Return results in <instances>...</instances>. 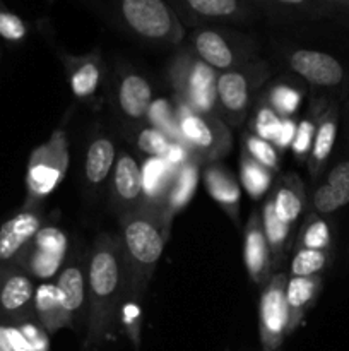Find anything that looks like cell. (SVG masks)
<instances>
[{"instance_id": "6da1fadb", "label": "cell", "mask_w": 349, "mask_h": 351, "mask_svg": "<svg viewBox=\"0 0 349 351\" xmlns=\"http://www.w3.org/2000/svg\"><path fill=\"white\" fill-rule=\"evenodd\" d=\"M125 266L118 237L98 233L88 257V326L84 350L98 351L112 339L120 321Z\"/></svg>"}, {"instance_id": "7a4b0ae2", "label": "cell", "mask_w": 349, "mask_h": 351, "mask_svg": "<svg viewBox=\"0 0 349 351\" xmlns=\"http://www.w3.org/2000/svg\"><path fill=\"white\" fill-rule=\"evenodd\" d=\"M120 249L125 266V291L122 300H140L146 295L149 281L163 256L170 230L161 215L151 208L120 216Z\"/></svg>"}, {"instance_id": "3957f363", "label": "cell", "mask_w": 349, "mask_h": 351, "mask_svg": "<svg viewBox=\"0 0 349 351\" xmlns=\"http://www.w3.org/2000/svg\"><path fill=\"white\" fill-rule=\"evenodd\" d=\"M122 33L151 45L180 47L185 26L166 0H74Z\"/></svg>"}, {"instance_id": "277c9868", "label": "cell", "mask_w": 349, "mask_h": 351, "mask_svg": "<svg viewBox=\"0 0 349 351\" xmlns=\"http://www.w3.org/2000/svg\"><path fill=\"white\" fill-rule=\"evenodd\" d=\"M168 74L177 95V103L201 115H219V72L202 62L187 45H180L177 48L168 67Z\"/></svg>"}, {"instance_id": "5b68a950", "label": "cell", "mask_w": 349, "mask_h": 351, "mask_svg": "<svg viewBox=\"0 0 349 351\" xmlns=\"http://www.w3.org/2000/svg\"><path fill=\"white\" fill-rule=\"evenodd\" d=\"M187 47L216 72L231 71L259 58L255 38L226 24L194 27L188 34Z\"/></svg>"}, {"instance_id": "8992f818", "label": "cell", "mask_w": 349, "mask_h": 351, "mask_svg": "<svg viewBox=\"0 0 349 351\" xmlns=\"http://www.w3.org/2000/svg\"><path fill=\"white\" fill-rule=\"evenodd\" d=\"M272 69L267 60L257 58L245 65L218 74V106L221 119L229 127H240L248 117L257 91L269 81Z\"/></svg>"}, {"instance_id": "52a82bcc", "label": "cell", "mask_w": 349, "mask_h": 351, "mask_svg": "<svg viewBox=\"0 0 349 351\" xmlns=\"http://www.w3.org/2000/svg\"><path fill=\"white\" fill-rule=\"evenodd\" d=\"M68 168V141L64 129H57L47 143L31 153L26 171L27 197L24 208L41 206L64 180Z\"/></svg>"}, {"instance_id": "ba28073f", "label": "cell", "mask_w": 349, "mask_h": 351, "mask_svg": "<svg viewBox=\"0 0 349 351\" xmlns=\"http://www.w3.org/2000/svg\"><path fill=\"white\" fill-rule=\"evenodd\" d=\"M177 122L181 141L204 165L222 160L231 151V130L219 115H201L177 103Z\"/></svg>"}, {"instance_id": "9c48e42d", "label": "cell", "mask_w": 349, "mask_h": 351, "mask_svg": "<svg viewBox=\"0 0 349 351\" xmlns=\"http://www.w3.org/2000/svg\"><path fill=\"white\" fill-rule=\"evenodd\" d=\"M286 273H274L262 287L259 300V336L262 351H276L289 336V312L286 304Z\"/></svg>"}, {"instance_id": "30bf717a", "label": "cell", "mask_w": 349, "mask_h": 351, "mask_svg": "<svg viewBox=\"0 0 349 351\" xmlns=\"http://www.w3.org/2000/svg\"><path fill=\"white\" fill-rule=\"evenodd\" d=\"M183 26L248 24L259 12L248 0H166Z\"/></svg>"}, {"instance_id": "8fae6325", "label": "cell", "mask_w": 349, "mask_h": 351, "mask_svg": "<svg viewBox=\"0 0 349 351\" xmlns=\"http://www.w3.org/2000/svg\"><path fill=\"white\" fill-rule=\"evenodd\" d=\"M281 57L294 74L315 88L335 89L346 81L344 65L328 51L307 47H283Z\"/></svg>"}, {"instance_id": "7c38bea8", "label": "cell", "mask_w": 349, "mask_h": 351, "mask_svg": "<svg viewBox=\"0 0 349 351\" xmlns=\"http://www.w3.org/2000/svg\"><path fill=\"white\" fill-rule=\"evenodd\" d=\"M34 285L17 266L0 267V317L3 324H21L34 319Z\"/></svg>"}, {"instance_id": "4fadbf2b", "label": "cell", "mask_w": 349, "mask_h": 351, "mask_svg": "<svg viewBox=\"0 0 349 351\" xmlns=\"http://www.w3.org/2000/svg\"><path fill=\"white\" fill-rule=\"evenodd\" d=\"M43 223L41 206L23 208L0 226V267L16 266Z\"/></svg>"}, {"instance_id": "5bb4252c", "label": "cell", "mask_w": 349, "mask_h": 351, "mask_svg": "<svg viewBox=\"0 0 349 351\" xmlns=\"http://www.w3.org/2000/svg\"><path fill=\"white\" fill-rule=\"evenodd\" d=\"M55 287L67 328H75L81 322L84 305L88 302V259H84L81 254L72 257L58 273Z\"/></svg>"}, {"instance_id": "9a60e30c", "label": "cell", "mask_w": 349, "mask_h": 351, "mask_svg": "<svg viewBox=\"0 0 349 351\" xmlns=\"http://www.w3.org/2000/svg\"><path fill=\"white\" fill-rule=\"evenodd\" d=\"M116 79L115 84V96L116 106H118L120 115L129 123H133L140 129V123L146 119L147 110L153 103V88L149 81L139 72L133 71L129 64H123L122 67H116Z\"/></svg>"}, {"instance_id": "2e32d148", "label": "cell", "mask_w": 349, "mask_h": 351, "mask_svg": "<svg viewBox=\"0 0 349 351\" xmlns=\"http://www.w3.org/2000/svg\"><path fill=\"white\" fill-rule=\"evenodd\" d=\"M112 206L116 216L144 208L142 171L135 158L127 151L116 156L112 173Z\"/></svg>"}, {"instance_id": "e0dca14e", "label": "cell", "mask_w": 349, "mask_h": 351, "mask_svg": "<svg viewBox=\"0 0 349 351\" xmlns=\"http://www.w3.org/2000/svg\"><path fill=\"white\" fill-rule=\"evenodd\" d=\"M259 16L269 17L277 24L317 23L341 17V14L318 0H248Z\"/></svg>"}, {"instance_id": "ac0fdd59", "label": "cell", "mask_w": 349, "mask_h": 351, "mask_svg": "<svg viewBox=\"0 0 349 351\" xmlns=\"http://www.w3.org/2000/svg\"><path fill=\"white\" fill-rule=\"evenodd\" d=\"M243 263L257 287H263L274 274L272 256L263 233L262 218L257 211H252L243 232Z\"/></svg>"}, {"instance_id": "d6986e66", "label": "cell", "mask_w": 349, "mask_h": 351, "mask_svg": "<svg viewBox=\"0 0 349 351\" xmlns=\"http://www.w3.org/2000/svg\"><path fill=\"white\" fill-rule=\"evenodd\" d=\"M62 64H64L65 74L68 77L72 93L79 99H91L98 93L99 84H101L103 74V58L99 48L89 51L86 55H70L60 51L58 53Z\"/></svg>"}, {"instance_id": "ffe728a7", "label": "cell", "mask_w": 349, "mask_h": 351, "mask_svg": "<svg viewBox=\"0 0 349 351\" xmlns=\"http://www.w3.org/2000/svg\"><path fill=\"white\" fill-rule=\"evenodd\" d=\"M349 204V158H342L325 175L311 195L313 213L328 216Z\"/></svg>"}, {"instance_id": "44dd1931", "label": "cell", "mask_w": 349, "mask_h": 351, "mask_svg": "<svg viewBox=\"0 0 349 351\" xmlns=\"http://www.w3.org/2000/svg\"><path fill=\"white\" fill-rule=\"evenodd\" d=\"M339 129V105L328 99L327 106L322 112L318 119L317 130H315L313 146H311L310 156H308V173L313 180H317L322 175L324 168L327 167L328 158H331L332 149H334L335 137H337Z\"/></svg>"}, {"instance_id": "7402d4cb", "label": "cell", "mask_w": 349, "mask_h": 351, "mask_svg": "<svg viewBox=\"0 0 349 351\" xmlns=\"http://www.w3.org/2000/svg\"><path fill=\"white\" fill-rule=\"evenodd\" d=\"M140 171H142L144 208H151L161 215L178 168L168 163L164 158H146V161L140 165Z\"/></svg>"}, {"instance_id": "603a6c76", "label": "cell", "mask_w": 349, "mask_h": 351, "mask_svg": "<svg viewBox=\"0 0 349 351\" xmlns=\"http://www.w3.org/2000/svg\"><path fill=\"white\" fill-rule=\"evenodd\" d=\"M202 165L204 163H202L201 158L194 154L183 167L178 168L177 177L171 184V189L163 206V213H161V218H163V223L166 225L168 230H170L171 219L174 218V215L180 213L194 197L195 191L198 187V180H201Z\"/></svg>"}, {"instance_id": "cb8c5ba5", "label": "cell", "mask_w": 349, "mask_h": 351, "mask_svg": "<svg viewBox=\"0 0 349 351\" xmlns=\"http://www.w3.org/2000/svg\"><path fill=\"white\" fill-rule=\"evenodd\" d=\"M204 185L209 195L224 209L226 215L238 223L240 216V201H242V191L236 182L235 175L222 167L219 161L207 163L204 168Z\"/></svg>"}, {"instance_id": "d4e9b609", "label": "cell", "mask_w": 349, "mask_h": 351, "mask_svg": "<svg viewBox=\"0 0 349 351\" xmlns=\"http://www.w3.org/2000/svg\"><path fill=\"white\" fill-rule=\"evenodd\" d=\"M324 280L322 276H289L286 285V304L289 312V326L287 332L293 335L300 324L303 322L305 315L317 302L320 295Z\"/></svg>"}, {"instance_id": "484cf974", "label": "cell", "mask_w": 349, "mask_h": 351, "mask_svg": "<svg viewBox=\"0 0 349 351\" xmlns=\"http://www.w3.org/2000/svg\"><path fill=\"white\" fill-rule=\"evenodd\" d=\"M116 161V146L112 137L101 134L89 141L84 160V178L91 189H99L112 178Z\"/></svg>"}, {"instance_id": "4316f807", "label": "cell", "mask_w": 349, "mask_h": 351, "mask_svg": "<svg viewBox=\"0 0 349 351\" xmlns=\"http://www.w3.org/2000/svg\"><path fill=\"white\" fill-rule=\"evenodd\" d=\"M270 201H272L277 218L286 225L293 226L307 206L305 184L296 173L284 175L274 189Z\"/></svg>"}, {"instance_id": "83f0119b", "label": "cell", "mask_w": 349, "mask_h": 351, "mask_svg": "<svg viewBox=\"0 0 349 351\" xmlns=\"http://www.w3.org/2000/svg\"><path fill=\"white\" fill-rule=\"evenodd\" d=\"M33 311L34 319L38 324L48 332V335H55L60 329L67 328L65 322L64 312H62L60 302H58L57 287L55 283H41L34 290V300H33Z\"/></svg>"}, {"instance_id": "f1b7e54d", "label": "cell", "mask_w": 349, "mask_h": 351, "mask_svg": "<svg viewBox=\"0 0 349 351\" xmlns=\"http://www.w3.org/2000/svg\"><path fill=\"white\" fill-rule=\"evenodd\" d=\"M260 218H262L263 233H266L267 243H269L270 249V256H272V267H277L283 263L284 252H286V247L287 243H289L291 226L277 218L270 197L263 202L262 211H260Z\"/></svg>"}, {"instance_id": "f546056e", "label": "cell", "mask_w": 349, "mask_h": 351, "mask_svg": "<svg viewBox=\"0 0 349 351\" xmlns=\"http://www.w3.org/2000/svg\"><path fill=\"white\" fill-rule=\"evenodd\" d=\"M327 103V98H315L307 115H305L303 119H301V122L298 123L296 134H294L293 144H291V151H293L294 158H296L300 163H307L308 156H310L318 119H320L322 112L325 110Z\"/></svg>"}, {"instance_id": "4dcf8cb0", "label": "cell", "mask_w": 349, "mask_h": 351, "mask_svg": "<svg viewBox=\"0 0 349 351\" xmlns=\"http://www.w3.org/2000/svg\"><path fill=\"white\" fill-rule=\"evenodd\" d=\"M334 247V235H332L331 223L325 216L311 211L301 225L296 239V249H313V250H331Z\"/></svg>"}, {"instance_id": "1f68e13d", "label": "cell", "mask_w": 349, "mask_h": 351, "mask_svg": "<svg viewBox=\"0 0 349 351\" xmlns=\"http://www.w3.org/2000/svg\"><path fill=\"white\" fill-rule=\"evenodd\" d=\"M64 264V257L48 254L44 250L36 249V247H33L29 243V247L24 250V254L17 261L16 266L21 267L29 276L38 278V280H51L53 276H58Z\"/></svg>"}, {"instance_id": "d6a6232c", "label": "cell", "mask_w": 349, "mask_h": 351, "mask_svg": "<svg viewBox=\"0 0 349 351\" xmlns=\"http://www.w3.org/2000/svg\"><path fill=\"white\" fill-rule=\"evenodd\" d=\"M260 98L266 99L267 105L279 117H293L300 108L303 91L294 82L277 79Z\"/></svg>"}, {"instance_id": "836d02e7", "label": "cell", "mask_w": 349, "mask_h": 351, "mask_svg": "<svg viewBox=\"0 0 349 351\" xmlns=\"http://www.w3.org/2000/svg\"><path fill=\"white\" fill-rule=\"evenodd\" d=\"M240 177H242V184L245 187L246 194L253 199L259 201L260 197L267 194L269 187L272 185L274 171L260 165L259 161L253 160L250 154L242 151L240 156Z\"/></svg>"}, {"instance_id": "e575fe53", "label": "cell", "mask_w": 349, "mask_h": 351, "mask_svg": "<svg viewBox=\"0 0 349 351\" xmlns=\"http://www.w3.org/2000/svg\"><path fill=\"white\" fill-rule=\"evenodd\" d=\"M332 259L331 250L296 249L291 261V276H322L331 267Z\"/></svg>"}, {"instance_id": "d590c367", "label": "cell", "mask_w": 349, "mask_h": 351, "mask_svg": "<svg viewBox=\"0 0 349 351\" xmlns=\"http://www.w3.org/2000/svg\"><path fill=\"white\" fill-rule=\"evenodd\" d=\"M147 125L161 130L164 136L170 137L171 141H181L180 130H178L177 122V108L171 105V101L161 98L153 99L149 110H147Z\"/></svg>"}, {"instance_id": "8d00e7d4", "label": "cell", "mask_w": 349, "mask_h": 351, "mask_svg": "<svg viewBox=\"0 0 349 351\" xmlns=\"http://www.w3.org/2000/svg\"><path fill=\"white\" fill-rule=\"evenodd\" d=\"M281 120L283 117L277 115L272 108L266 103V99L259 98L255 110L252 113V120H250V132L255 134L260 139H266L272 143L279 130Z\"/></svg>"}, {"instance_id": "74e56055", "label": "cell", "mask_w": 349, "mask_h": 351, "mask_svg": "<svg viewBox=\"0 0 349 351\" xmlns=\"http://www.w3.org/2000/svg\"><path fill=\"white\" fill-rule=\"evenodd\" d=\"M243 151L246 154L253 158L255 161H259L260 165H263L266 168H269L270 171L279 170V151L276 149L272 143L266 139H260L255 134L248 132L243 134Z\"/></svg>"}, {"instance_id": "f35d334b", "label": "cell", "mask_w": 349, "mask_h": 351, "mask_svg": "<svg viewBox=\"0 0 349 351\" xmlns=\"http://www.w3.org/2000/svg\"><path fill=\"white\" fill-rule=\"evenodd\" d=\"M135 143L147 158H164L173 141L154 127L142 125L137 130Z\"/></svg>"}, {"instance_id": "ab89813d", "label": "cell", "mask_w": 349, "mask_h": 351, "mask_svg": "<svg viewBox=\"0 0 349 351\" xmlns=\"http://www.w3.org/2000/svg\"><path fill=\"white\" fill-rule=\"evenodd\" d=\"M31 245L40 250H44L48 254L67 259V235L60 228H57V226H41L40 232L36 233V237L31 242Z\"/></svg>"}, {"instance_id": "60d3db41", "label": "cell", "mask_w": 349, "mask_h": 351, "mask_svg": "<svg viewBox=\"0 0 349 351\" xmlns=\"http://www.w3.org/2000/svg\"><path fill=\"white\" fill-rule=\"evenodd\" d=\"M27 34V26L19 16L0 9V36L7 41H23Z\"/></svg>"}, {"instance_id": "b9f144b4", "label": "cell", "mask_w": 349, "mask_h": 351, "mask_svg": "<svg viewBox=\"0 0 349 351\" xmlns=\"http://www.w3.org/2000/svg\"><path fill=\"white\" fill-rule=\"evenodd\" d=\"M19 328V331L23 332L24 339L29 345L31 351H48L50 350V341H48V332L38 324L36 319H31V321H24L21 324H14Z\"/></svg>"}, {"instance_id": "7bdbcfd3", "label": "cell", "mask_w": 349, "mask_h": 351, "mask_svg": "<svg viewBox=\"0 0 349 351\" xmlns=\"http://www.w3.org/2000/svg\"><path fill=\"white\" fill-rule=\"evenodd\" d=\"M298 123L294 122L293 117H283L281 120L279 130H277L276 139L272 141V144L276 146L277 151H286L291 149V144H293L294 134H296Z\"/></svg>"}, {"instance_id": "ee69618b", "label": "cell", "mask_w": 349, "mask_h": 351, "mask_svg": "<svg viewBox=\"0 0 349 351\" xmlns=\"http://www.w3.org/2000/svg\"><path fill=\"white\" fill-rule=\"evenodd\" d=\"M194 151L188 147V144H185L183 141H173L168 149V153L164 154V160L168 161L170 165H173L174 168H180L194 156Z\"/></svg>"}, {"instance_id": "f6af8a7d", "label": "cell", "mask_w": 349, "mask_h": 351, "mask_svg": "<svg viewBox=\"0 0 349 351\" xmlns=\"http://www.w3.org/2000/svg\"><path fill=\"white\" fill-rule=\"evenodd\" d=\"M318 2L325 3V5L334 9L341 16H349V0H318Z\"/></svg>"}, {"instance_id": "bcb514c9", "label": "cell", "mask_w": 349, "mask_h": 351, "mask_svg": "<svg viewBox=\"0 0 349 351\" xmlns=\"http://www.w3.org/2000/svg\"><path fill=\"white\" fill-rule=\"evenodd\" d=\"M0 351H16L10 343L9 335H7L5 324H0Z\"/></svg>"}, {"instance_id": "7dc6e473", "label": "cell", "mask_w": 349, "mask_h": 351, "mask_svg": "<svg viewBox=\"0 0 349 351\" xmlns=\"http://www.w3.org/2000/svg\"><path fill=\"white\" fill-rule=\"evenodd\" d=\"M339 19H344V24L348 26V29H349V16H341Z\"/></svg>"}, {"instance_id": "c3c4849f", "label": "cell", "mask_w": 349, "mask_h": 351, "mask_svg": "<svg viewBox=\"0 0 349 351\" xmlns=\"http://www.w3.org/2000/svg\"><path fill=\"white\" fill-rule=\"evenodd\" d=\"M276 351H279V350H276Z\"/></svg>"}]
</instances>
